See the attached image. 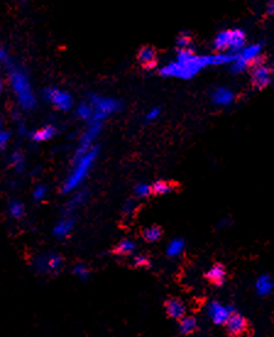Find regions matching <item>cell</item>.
Masks as SVG:
<instances>
[{
  "instance_id": "obj_1",
  "label": "cell",
  "mask_w": 274,
  "mask_h": 337,
  "mask_svg": "<svg viewBox=\"0 0 274 337\" xmlns=\"http://www.w3.org/2000/svg\"><path fill=\"white\" fill-rule=\"evenodd\" d=\"M210 65H213V55H196L191 49H179L177 60L164 65L159 74L164 77L191 79Z\"/></svg>"
},
{
  "instance_id": "obj_2",
  "label": "cell",
  "mask_w": 274,
  "mask_h": 337,
  "mask_svg": "<svg viewBox=\"0 0 274 337\" xmlns=\"http://www.w3.org/2000/svg\"><path fill=\"white\" fill-rule=\"evenodd\" d=\"M6 67L10 85H11V89L17 98V102H19L21 109H24L25 112H32V110L36 109L38 102H37L33 90H32L31 81H30L26 70L20 65L15 64L14 62L6 65Z\"/></svg>"
},
{
  "instance_id": "obj_3",
  "label": "cell",
  "mask_w": 274,
  "mask_h": 337,
  "mask_svg": "<svg viewBox=\"0 0 274 337\" xmlns=\"http://www.w3.org/2000/svg\"><path fill=\"white\" fill-rule=\"evenodd\" d=\"M98 151H99V148L94 145L82 157L74 161V167H72L71 172H70V174L67 175L64 184H62V193L69 194L74 192V190H76L82 184V182L89 175L95 158H97Z\"/></svg>"
},
{
  "instance_id": "obj_4",
  "label": "cell",
  "mask_w": 274,
  "mask_h": 337,
  "mask_svg": "<svg viewBox=\"0 0 274 337\" xmlns=\"http://www.w3.org/2000/svg\"><path fill=\"white\" fill-rule=\"evenodd\" d=\"M89 101L92 103L93 108H94V114H93V119L100 120L103 122L107 119L109 115L114 114V113L119 112L122 109V103L115 98L110 97H103L97 94H91L89 97Z\"/></svg>"
},
{
  "instance_id": "obj_5",
  "label": "cell",
  "mask_w": 274,
  "mask_h": 337,
  "mask_svg": "<svg viewBox=\"0 0 274 337\" xmlns=\"http://www.w3.org/2000/svg\"><path fill=\"white\" fill-rule=\"evenodd\" d=\"M103 128V122L100 120L92 119L91 122H89V127L85 130L84 134L80 137L79 145H77L76 150L74 153V161L79 160L80 157L85 155L86 152H89L90 150L94 146V141L97 140L98 135L100 134Z\"/></svg>"
},
{
  "instance_id": "obj_6",
  "label": "cell",
  "mask_w": 274,
  "mask_h": 337,
  "mask_svg": "<svg viewBox=\"0 0 274 337\" xmlns=\"http://www.w3.org/2000/svg\"><path fill=\"white\" fill-rule=\"evenodd\" d=\"M42 97L61 112H67V110L71 109L72 104H74V98L71 95L69 92L58 89V87L44 89L42 91Z\"/></svg>"
},
{
  "instance_id": "obj_7",
  "label": "cell",
  "mask_w": 274,
  "mask_h": 337,
  "mask_svg": "<svg viewBox=\"0 0 274 337\" xmlns=\"http://www.w3.org/2000/svg\"><path fill=\"white\" fill-rule=\"evenodd\" d=\"M34 268L41 273H57L62 268V258L57 253L42 254L34 259Z\"/></svg>"
},
{
  "instance_id": "obj_8",
  "label": "cell",
  "mask_w": 274,
  "mask_h": 337,
  "mask_svg": "<svg viewBox=\"0 0 274 337\" xmlns=\"http://www.w3.org/2000/svg\"><path fill=\"white\" fill-rule=\"evenodd\" d=\"M251 80L255 87L260 90L266 89L271 84V70L266 65L257 64L253 67Z\"/></svg>"
},
{
  "instance_id": "obj_9",
  "label": "cell",
  "mask_w": 274,
  "mask_h": 337,
  "mask_svg": "<svg viewBox=\"0 0 274 337\" xmlns=\"http://www.w3.org/2000/svg\"><path fill=\"white\" fill-rule=\"evenodd\" d=\"M208 314L214 324H225L231 315V309L218 302H213L208 306Z\"/></svg>"
},
{
  "instance_id": "obj_10",
  "label": "cell",
  "mask_w": 274,
  "mask_h": 337,
  "mask_svg": "<svg viewBox=\"0 0 274 337\" xmlns=\"http://www.w3.org/2000/svg\"><path fill=\"white\" fill-rule=\"evenodd\" d=\"M225 325L228 333L233 336H240L247 330V321L240 314H231Z\"/></svg>"
},
{
  "instance_id": "obj_11",
  "label": "cell",
  "mask_w": 274,
  "mask_h": 337,
  "mask_svg": "<svg viewBox=\"0 0 274 337\" xmlns=\"http://www.w3.org/2000/svg\"><path fill=\"white\" fill-rule=\"evenodd\" d=\"M137 60L143 65L145 69H153L157 65V54L153 47H141L137 53Z\"/></svg>"
},
{
  "instance_id": "obj_12",
  "label": "cell",
  "mask_w": 274,
  "mask_h": 337,
  "mask_svg": "<svg viewBox=\"0 0 274 337\" xmlns=\"http://www.w3.org/2000/svg\"><path fill=\"white\" fill-rule=\"evenodd\" d=\"M57 133L58 129L55 125L47 124L44 125V127L39 128V129H36L32 133H30V137H31L32 141L34 142H44L53 139V137L57 135Z\"/></svg>"
},
{
  "instance_id": "obj_13",
  "label": "cell",
  "mask_w": 274,
  "mask_h": 337,
  "mask_svg": "<svg viewBox=\"0 0 274 337\" xmlns=\"http://www.w3.org/2000/svg\"><path fill=\"white\" fill-rule=\"evenodd\" d=\"M75 226L74 218L71 217H64L61 220H59L57 222V225L54 226V230L53 233L57 238H66L70 233L72 232Z\"/></svg>"
},
{
  "instance_id": "obj_14",
  "label": "cell",
  "mask_w": 274,
  "mask_h": 337,
  "mask_svg": "<svg viewBox=\"0 0 274 337\" xmlns=\"http://www.w3.org/2000/svg\"><path fill=\"white\" fill-rule=\"evenodd\" d=\"M246 44V34L243 30H231V39H230V47H229V53H236L241 52L245 48Z\"/></svg>"
},
{
  "instance_id": "obj_15",
  "label": "cell",
  "mask_w": 274,
  "mask_h": 337,
  "mask_svg": "<svg viewBox=\"0 0 274 337\" xmlns=\"http://www.w3.org/2000/svg\"><path fill=\"white\" fill-rule=\"evenodd\" d=\"M207 278L211 283L213 285L220 286L225 282V278H227V271L225 268L220 264H215L212 268L208 270L207 272Z\"/></svg>"
},
{
  "instance_id": "obj_16",
  "label": "cell",
  "mask_w": 274,
  "mask_h": 337,
  "mask_svg": "<svg viewBox=\"0 0 274 337\" xmlns=\"http://www.w3.org/2000/svg\"><path fill=\"white\" fill-rule=\"evenodd\" d=\"M261 49H262L261 44H251V46L245 47V48L241 50V52H239L238 55L240 59H243L244 62H246L248 65H250L258 59Z\"/></svg>"
},
{
  "instance_id": "obj_17",
  "label": "cell",
  "mask_w": 274,
  "mask_h": 337,
  "mask_svg": "<svg viewBox=\"0 0 274 337\" xmlns=\"http://www.w3.org/2000/svg\"><path fill=\"white\" fill-rule=\"evenodd\" d=\"M212 101L218 105H229L233 103L234 94L225 87H219L212 94Z\"/></svg>"
},
{
  "instance_id": "obj_18",
  "label": "cell",
  "mask_w": 274,
  "mask_h": 337,
  "mask_svg": "<svg viewBox=\"0 0 274 337\" xmlns=\"http://www.w3.org/2000/svg\"><path fill=\"white\" fill-rule=\"evenodd\" d=\"M255 287H256V291H257V293L260 294V296L265 297V296H268V294H271L273 292L274 282H273L272 278H271V276L262 275L257 278Z\"/></svg>"
},
{
  "instance_id": "obj_19",
  "label": "cell",
  "mask_w": 274,
  "mask_h": 337,
  "mask_svg": "<svg viewBox=\"0 0 274 337\" xmlns=\"http://www.w3.org/2000/svg\"><path fill=\"white\" fill-rule=\"evenodd\" d=\"M10 167L16 173H22L26 168V157L21 150H14L10 155Z\"/></svg>"
},
{
  "instance_id": "obj_20",
  "label": "cell",
  "mask_w": 274,
  "mask_h": 337,
  "mask_svg": "<svg viewBox=\"0 0 274 337\" xmlns=\"http://www.w3.org/2000/svg\"><path fill=\"white\" fill-rule=\"evenodd\" d=\"M165 310L168 315L173 319H182L185 314V306L178 299H169L165 304Z\"/></svg>"
},
{
  "instance_id": "obj_21",
  "label": "cell",
  "mask_w": 274,
  "mask_h": 337,
  "mask_svg": "<svg viewBox=\"0 0 274 337\" xmlns=\"http://www.w3.org/2000/svg\"><path fill=\"white\" fill-rule=\"evenodd\" d=\"M231 39V30H225V31L219 32L214 38V48L219 50V53L229 52Z\"/></svg>"
},
{
  "instance_id": "obj_22",
  "label": "cell",
  "mask_w": 274,
  "mask_h": 337,
  "mask_svg": "<svg viewBox=\"0 0 274 337\" xmlns=\"http://www.w3.org/2000/svg\"><path fill=\"white\" fill-rule=\"evenodd\" d=\"M76 113L81 119L91 122L93 119V114H94V108H93L92 103L90 101H84V102L79 103Z\"/></svg>"
},
{
  "instance_id": "obj_23",
  "label": "cell",
  "mask_w": 274,
  "mask_h": 337,
  "mask_svg": "<svg viewBox=\"0 0 274 337\" xmlns=\"http://www.w3.org/2000/svg\"><path fill=\"white\" fill-rule=\"evenodd\" d=\"M25 205L19 200H12L9 202L7 206V213H9L10 217L15 218V220H20V218L24 217L25 215Z\"/></svg>"
},
{
  "instance_id": "obj_24",
  "label": "cell",
  "mask_w": 274,
  "mask_h": 337,
  "mask_svg": "<svg viewBox=\"0 0 274 337\" xmlns=\"http://www.w3.org/2000/svg\"><path fill=\"white\" fill-rule=\"evenodd\" d=\"M86 200H87V193L86 192L76 193L74 196H72L71 200L69 201V203H67L66 210L69 211V212H72V211H75V210H77L79 207H81Z\"/></svg>"
},
{
  "instance_id": "obj_25",
  "label": "cell",
  "mask_w": 274,
  "mask_h": 337,
  "mask_svg": "<svg viewBox=\"0 0 274 337\" xmlns=\"http://www.w3.org/2000/svg\"><path fill=\"white\" fill-rule=\"evenodd\" d=\"M197 328V323H196V319L192 316H185L182 318L180 320V331L183 335H188V334L193 333Z\"/></svg>"
},
{
  "instance_id": "obj_26",
  "label": "cell",
  "mask_w": 274,
  "mask_h": 337,
  "mask_svg": "<svg viewBox=\"0 0 274 337\" xmlns=\"http://www.w3.org/2000/svg\"><path fill=\"white\" fill-rule=\"evenodd\" d=\"M135 243L131 239H122L115 248V253L119 254V255H130V254L134 253Z\"/></svg>"
},
{
  "instance_id": "obj_27",
  "label": "cell",
  "mask_w": 274,
  "mask_h": 337,
  "mask_svg": "<svg viewBox=\"0 0 274 337\" xmlns=\"http://www.w3.org/2000/svg\"><path fill=\"white\" fill-rule=\"evenodd\" d=\"M183 248H185V243H183V239L178 238V239L172 240L168 244L167 254L169 256H172V258H175V256H179L183 253Z\"/></svg>"
},
{
  "instance_id": "obj_28",
  "label": "cell",
  "mask_w": 274,
  "mask_h": 337,
  "mask_svg": "<svg viewBox=\"0 0 274 337\" xmlns=\"http://www.w3.org/2000/svg\"><path fill=\"white\" fill-rule=\"evenodd\" d=\"M173 190V184L165 180H158L152 185V193L155 195H165Z\"/></svg>"
},
{
  "instance_id": "obj_29",
  "label": "cell",
  "mask_w": 274,
  "mask_h": 337,
  "mask_svg": "<svg viewBox=\"0 0 274 337\" xmlns=\"http://www.w3.org/2000/svg\"><path fill=\"white\" fill-rule=\"evenodd\" d=\"M162 237V230L157 226H151L143 231V238L147 241H157Z\"/></svg>"
},
{
  "instance_id": "obj_30",
  "label": "cell",
  "mask_w": 274,
  "mask_h": 337,
  "mask_svg": "<svg viewBox=\"0 0 274 337\" xmlns=\"http://www.w3.org/2000/svg\"><path fill=\"white\" fill-rule=\"evenodd\" d=\"M10 139H11V132H9L5 125L0 122V151L6 150Z\"/></svg>"
},
{
  "instance_id": "obj_31",
  "label": "cell",
  "mask_w": 274,
  "mask_h": 337,
  "mask_svg": "<svg viewBox=\"0 0 274 337\" xmlns=\"http://www.w3.org/2000/svg\"><path fill=\"white\" fill-rule=\"evenodd\" d=\"M192 43V37L187 32H182L177 38V46L179 49H190Z\"/></svg>"
},
{
  "instance_id": "obj_32",
  "label": "cell",
  "mask_w": 274,
  "mask_h": 337,
  "mask_svg": "<svg viewBox=\"0 0 274 337\" xmlns=\"http://www.w3.org/2000/svg\"><path fill=\"white\" fill-rule=\"evenodd\" d=\"M151 194H152V187L147 183H140L135 187V195L138 198H147Z\"/></svg>"
},
{
  "instance_id": "obj_33",
  "label": "cell",
  "mask_w": 274,
  "mask_h": 337,
  "mask_svg": "<svg viewBox=\"0 0 274 337\" xmlns=\"http://www.w3.org/2000/svg\"><path fill=\"white\" fill-rule=\"evenodd\" d=\"M47 194H48V188L46 187L44 184H38L36 185V188L33 189V192H32V196H33V199L36 201H43L44 199L47 198Z\"/></svg>"
},
{
  "instance_id": "obj_34",
  "label": "cell",
  "mask_w": 274,
  "mask_h": 337,
  "mask_svg": "<svg viewBox=\"0 0 274 337\" xmlns=\"http://www.w3.org/2000/svg\"><path fill=\"white\" fill-rule=\"evenodd\" d=\"M248 67V64L246 62H244L243 59L239 58V55L236 57V59L231 63V71L235 72V74H240L244 72Z\"/></svg>"
},
{
  "instance_id": "obj_35",
  "label": "cell",
  "mask_w": 274,
  "mask_h": 337,
  "mask_svg": "<svg viewBox=\"0 0 274 337\" xmlns=\"http://www.w3.org/2000/svg\"><path fill=\"white\" fill-rule=\"evenodd\" d=\"M74 273L81 280H86L90 275V270L85 264H77L74 268Z\"/></svg>"
},
{
  "instance_id": "obj_36",
  "label": "cell",
  "mask_w": 274,
  "mask_h": 337,
  "mask_svg": "<svg viewBox=\"0 0 274 337\" xmlns=\"http://www.w3.org/2000/svg\"><path fill=\"white\" fill-rule=\"evenodd\" d=\"M159 115H160L159 108H152V109H150L147 113H146L145 118L147 122H154V120H157L158 118H159Z\"/></svg>"
},
{
  "instance_id": "obj_37",
  "label": "cell",
  "mask_w": 274,
  "mask_h": 337,
  "mask_svg": "<svg viewBox=\"0 0 274 337\" xmlns=\"http://www.w3.org/2000/svg\"><path fill=\"white\" fill-rule=\"evenodd\" d=\"M11 62L12 59L10 58L9 52L5 48H0V63H2V64L6 67V65H9Z\"/></svg>"
},
{
  "instance_id": "obj_38",
  "label": "cell",
  "mask_w": 274,
  "mask_h": 337,
  "mask_svg": "<svg viewBox=\"0 0 274 337\" xmlns=\"http://www.w3.org/2000/svg\"><path fill=\"white\" fill-rule=\"evenodd\" d=\"M17 132H19V134L21 135V136H26V135H30L29 129H27L26 124H25V123L22 122L21 119H17Z\"/></svg>"
},
{
  "instance_id": "obj_39",
  "label": "cell",
  "mask_w": 274,
  "mask_h": 337,
  "mask_svg": "<svg viewBox=\"0 0 274 337\" xmlns=\"http://www.w3.org/2000/svg\"><path fill=\"white\" fill-rule=\"evenodd\" d=\"M134 264L138 268H142V266H147L148 265V259L146 258L145 255H137L136 258L134 259Z\"/></svg>"
},
{
  "instance_id": "obj_40",
  "label": "cell",
  "mask_w": 274,
  "mask_h": 337,
  "mask_svg": "<svg viewBox=\"0 0 274 337\" xmlns=\"http://www.w3.org/2000/svg\"><path fill=\"white\" fill-rule=\"evenodd\" d=\"M122 211H124V213L126 216H131L135 211V205L131 202V201H127V202L124 205Z\"/></svg>"
},
{
  "instance_id": "obj_41",
  "label": "cell",
  "mask_w": 274,
  "mask_h": 337,
  "mask_svg": "<svg viewBox=\"0 0 274 337\" xmlns=\"http://www.w3.org/2000/svg\"><path fill=\"white\" fill-rule=\"evenodd\" d=\"M267 12H268V14H270V15H274V0H272V2H271V4L268 5Z\"/></svg>"
},
{
  "instance_id": "obj_42",
  "label": "cell",
  "mask_w": 274,
  "mask_h": 337,
  "mask_svg": "<svg viewBox=\"0 0 274 337\" xmlns=\"http://www.w3.org/2000/svg\"><path fill=\"white\" fill-rule=\"evenodd\" d=\"M1 91H2V82H1V80H0V95H1Z\"/></svg>"
},
{
  "instance_id": "obj_43",
  "label": "cell",
  "mask_w": 274,
  "mask_h": 337,
  "mask_svg": "<svg viewBox=\"0 0 274 337\" xmlns=\"http://www.w3.org/2000/svg\"><path fill=\"white\" fill-rule=\"evenodd\" d=\"M273 84H274V80H273Z\"/></svg>"
}]
</instances>
